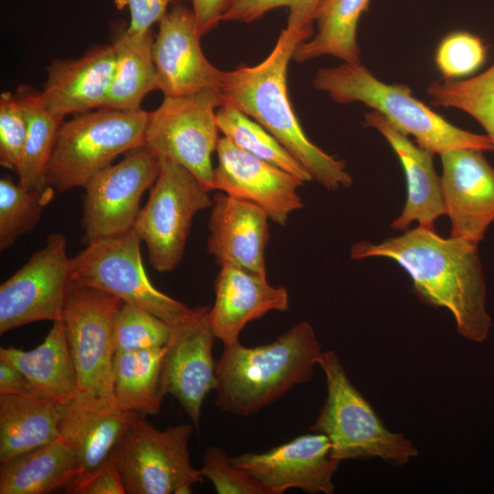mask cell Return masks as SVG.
Instances as JSON below:
<instances>
[{"label":"cell","mask_w":494,"mask_h":494,"mask_svg":"<svg viewBox=\"0 0 494 494\" xmlns=\"http://www.w3.org/2000/svg\"><path fill=\"white\" fill-rule=\"evenodd\" d=\"M56 191L28 189L11 177L0 179V250L12 248L16 241L30 232L39 222L45 208Z\"/></svg>","instance_id":"d6a6232c"},{"label":"cell","mask_w":494,"mask_h":494,"mask_svg":"<svg viewBox=\"0 0 494 494\" xmlns=\"http://www.w3.org/2000/svg\"><path fill=\"white\" fill-rule=\"evenodd\" d=\"M158 24L153 59L158 90L164 97L188 95L205 89L220 91L222 70L205 57L192 10L177 3Z\"/></svg>","instance_id":"2e32d148"},{"label":"cell","mask_w":494,"mask_h":494,"mask_svg":"<svg viewBox=\"0 0 494 494\" xmlns=\"http://www.w3.org/2000/svg\"><path fill=\"white\" fill-rule=\"evenodd\" d=\"M488 47L478 36L466 31H456L439 43L435 56L438 70L446 80L471 75L485 62Z\"/></svg>","instance_id":"d590c367"},{"label":"cell","mask_w":494,"mask_h":494,"mask_svg":"<svg viewBox=\"0 0 494 494\" xmlns=\"http://www.w3.org/2000/svg\"><path fill=\"white\" fill-rule=\"evenodd\" d=\"M0 393L38 395L22 372L2 361H0Z\"/></svg>","instance_id":"b9f144b4"},{"label":"cell","mask_w":494,"mask_h":494,"mask_svg":"<svg viewBox=\"0 0 494 494\" xmlns=\"http://www.w3.org/2000/svg\"><path fill=\"white\" fill-rule=\"evenodd\" d=\"M68 406L38 395L0 393L1 463L56 440Z\"/></svg>","instance_id":"d4e9b609"},{"label":"cell","mask_w":494,"mask_h":494,"mask_svg":"<svg viewBox=\"0 0 494 494\" xmlns=\"http://www.w3.org/2000/svg\"><path fill=\"white\" fill-rule=\"evenodd\" d=\"M0 361L22 372L40 396L64 404L78 397L77 374L61 320L53 322L44 341L33 349L2 347Z\"/></svg>","instance_id":"cb8c5ba5"},{"label":"cell","mask_w":494,"mask_h":494,"mask_svg":"<svg viewBox=\"0 0 494 494\" xmlns=\"http://www.w3.org/2000/svg\"><path fill=\"white\" fill-rule=\"evenodd\" d=\"M313 85L338 103L359 102L372 108L434 155L459 148L494 151L488 135L453 125L414 98L407 85L385 83L360 62L321 68L316 73Z\"/></svg>","instance_id":"277c9868"},{"label":"cell","mask_w":494,"mask_h":494,"mask_svg":"<svg viewBox=\"0 0 494 494\" xmlns=\"http://www.w3.org/2000/svg\"><path fill=\"white\" fill-rule=\"evenodd\" d=\"M112 44L89 48L75 59H53L47 68L41 100L56 118L102 108L114 70Z\"/></svg>","instance_id":"44dd1931"},{"label":"cell","mask_w":494,"mask_h":494,"mask_svg":"<svg viewBox=\"0 0 494 494\" xmlns=\"http://www.w3.org/2000/svg\"><path fill=\"white\" fill-rule=\"evenodd\" d=\"M167 345L114 355L113 392L117 405L140 415L159 413L161 372Z\"/></svg>","instance_id":"f1b7e54d"},{"label":"cell","mask_w":494,"mask_h":494,"mask_svg":"<svg viewBox=\"0 0 494 494\" xmlns=\"http://www.w3.org/2000/svg\"><path fill=\"white\" fill-rule=\"evenodd\" d=\"M228 0H192V13L196 29L202 37L221 21Z\"/></svg>","instance_id":"60d3db41"},{"label":"cell","mask_w":494,"mask_h":494,"mask_svg":"<svg viewBox=\"0 0 494 494\" xmlns=\"http://www.w3.org/2000/svg\"><path fill=\"white\" fill-rule=\"evenodd\" d=\"M310 37L283 28L271 53L257 65L222 71L220 91L228 103L257 122L328 190L349 188L345 161L324 152L305 134L287 93V67L296 47Z\"/></svg>","instance_id":"7a4b0ae2"},{"label":"cell","mask_w":494,"mask_h":494,"mask_svg":"<svg viewBox=\"0 0 494 494\" xmlns=\"http://www.w3.org/2000/svg\"><path fill=\"white\" fill-rule=\"evenodd\" d=\"M322 0H228L221 21L253 22L266 13L279 8L288 9L286 28L304 32L310 38L317 10Z\"/></svg>","instance_id":"e575fe53"},{"label":"cell","mask_w":494,"mask_h":494,"mask_svg":"<svg viewBox=\"0 0 494 494\" xmlns=\"http://www.w3.org/2000/svg\"><path fill=\"white\" fill-rule=\"evenodd\" d=\"M318 365L326 378L327 396L310 430L328 438L331 458L341 462L381 457L402 466L418 455L403 434L386 428L352 384L335 351H323Z\"/></svg>","instance_id":"5b68a950"},{"label":"cell","mask_w":494,"mask_h":494,"mask_svg":"<svg viewBox=\"0 0 494 494\" xmlns=\"http://www.w3.org/2000/svg\"><path fill=\"white\" fill-rule=\"evenodd\" d=\"M63 490L70 494H125V489L113 459L79 475Z\"/></svg>","instance_id":"f35d334b"},{"label":"cell","mask_w":494,"mask_h":494,"mask_svg":"<svg viewBox=\"0 0 494 494\" xmlns=\"http://www.w3.org/2000/svg\"><path fill=\"white\" fill-rule=\"evenodd\" d=\"M209 192L186 167L161 158L159 174L134 226L156 271L172 272L181 262L194 217L212 205Z\"/></svg>","instance_id":"30bf717a"},{"label":"cell","mask_w":494,"mask_h":494,"mask_svg":"<svg viewBox=\"0 0 494 494\" xmlns=\"http://www.w3.org/2000/svg\"><path fill=\"white\" fill-rule=\"evenodd\" d=\"M268 215L258 206L223 192L212 198L207 251L220 265L266 276Z\"/></svg>","instance_id":"d6986e66"},{"label":"cell","mask_w":494,"mask_h":494,"mask_svg":"<svg viewBox=\"0 0 494 494\" xmlns=\"http://www.w3.org/2000/svg\"><path fill=\"white\" fill-rule=\"evenodd\" d=\"M364 125L377 130L385 138L404 172L407 198L402 213L391 227L404 231L413 222H417L418 226L434 229L435 220L446 215L442 182L434 166V154L412 142L378 112L366 113Z\"/></svg>","instance_id":"7402d4cb"},{"label":"cell","mask_w":494,"mask_h":494,"mask_svg":"<svg viewBox=\"0 0 494 494\" xmlns=\"http://www.w3.org/2000/svg\"><path fill=\"white\" fill-rule=\"evenodd\" d=\"M160 166V156L143 146L83 186L81 225L86 242L134 229L142 196L154 185Z\"/></svg>","instance_id":"4fadbf2b"},{"label":"cell","mask_w":494,"mask_h":494,"mask_svg":"<svg viewBox=\"0 0 494 494\" xmlns=\"http://www.w3.org/2000/svg\"><path fill=\"white\" fill-rule=\"evenodd\" d=\"M174 328L151 312L124 302L114 321L115 353L132 352L166 346Z\"/></svg>","instance_id":"836d02e7"},{"label":"cell","mask_w":494,"mask_h":494,"mask_svg":"<svg viewBox=\"0 0 494 494\" xmlns=\"http://www.w3.org/2000/svg\"><path fill=\"white\" fill-rule=\"evenodd\" d=\"M27 118V135L19 166L16 171L18 183L28 189L43 190L47 187V168L57 134L64 122L56 118L44 105L40 92L27 85L17 88Z\"/></svg>","instance_id":"f546056e"},{"label":"cell","mask_w":494,"mask_h":494,"mask_svg":"<svg viewBox=\"0 0 494 494\" xmlns=\"http://www.w3.org/2000/svg\"><path fill=\"white\" fill-rule=\"evenodd\" d=\"M141 242L132 229L87 242L70 260L71 282L110 293L151 312L172 328L208 312V306L189 307L153 285L142 261Z\"/></svg>","instance_id":"52a82bcc"},{"label":"cell","mask_w":494,"mask_h":494,"mask_svg":"<svg viewBox=\"0 0 494 494\" xmlns=\"http://www.w3.org/2000/svg\"><path fill=\"white\" fill-rule=\"evenodd\" d=\"M27 135V118L24 107L10 91L0 94V165L16 171Z\"/></svg>","instance_id":"74e56055"},{"label":"cell","mask_w":494,"mask_h":494,"mask_svg":"<svg viewBox=\"0 0 494 494\" xmlns=\"http://www.w3.org/2000/svg\"><path fill=\"white\" fill-rule=\"evenodd\" d=\"M214 293V304L206 317L223 345L240 341L248 323L269 312L289 309V295L284 286H274L266 276L230 264L220 266Z\"/></svg>","instance_id":"ffe728a7"},{"label":"cell","mask_w":494,"mask_h":494,"mask_svg":"<svg viewBox=\"0 0 494 494\" xmlns=\"http://www.w3.org/2000/svg\"><path fill=\"white\" fill-rule=\"evenodd\" d=\"M112 39L115 56L114 70L102 108L139 110L144 98L158 90L153 59L155 36L152 30L132 32L128 29V24L121 22L113 27Z\"/></svg>","instance_id":"484cf974"},{"label":"cell","mask_w":494,"mask_h":494,"mask_svg":"<svg viewBox=\"0 0 494 494\" xmlns=\"http://www.w3.org/2000/svg\"><path fill=\"white\" fill-rule=\"evenodd\" d=\"M213 189L252 203L278 225L303 208L298 189L303 182L294 175L241 149L220 137L216 148Z\"/></svg>","instance_id":"9a60e30c"},{"label":"cell","mask_w":494,"mask_h":494,"mask_svg":"<svg viewBox=\"0 0 494 494\" xmlns=\"http://www.w3.org/2000/svg\"><path fill=\"white\" fill-rule=\"evenodd\" d=\"M223 103L220 91L214 89L164 97L149 113L145 146L183 166L213 190L211 159L220 139L217 111Z\"/></svg>","instance_id":"8fae6325"},{"label":"cell","mask_w":494,"mask_h":494,"mask_svg":"<svg viewBox=\"0 0 494 494\" xmlns=\"http://www.w3.org/2000/svg\"><path fill=\"white\" fill-rule=\"evenodd\" d=\"M478 243L444 238L434 229L417 226L379 243L361 241L350 257H383L394 261L411 277L414 293L425 304L446 308L460 336L481 343L492 320L486 306V284Z\"/></svg>","instance_id":"6da1fadb"},{"label":"cell","mask_w":494,"mask_h":494,"mask_svg":"<svg viewBox=\"0 0 494 494\" xmlns=\"http://www.w3.org/2000/svg\"><path fill=\"white\" fill-rule=\"evenodd\" d=\"M137 415L120 408L115 401L87 402L76 398L69 404L59 436L73 449L80 475L112 456Z\"/></svg>","instance_id":"603a6c76"},{"label":"cell","mask_w":494,"mask_h":494,"mask_svg":"<svg viewBox=\"0 0 494 494\" xmlns=\"http://www.w3.org/2000/svg\"><path fill=\"white\" fill-rule=\"evenodd\" d=\"M231 459L257 480L267 494H282L289 489L332 494L335 490L332 478L340 464L330 457L328 438L315 432L296 436L265 452H245Z\"/></svg>","instance_id":"5bb4252c"},{"label":"cell","mask_w":494,"mask_h":494,"mask_svg":"<svg viewBox=\"0 0 494 494\" xmlns=\"http://www.w3.org/2000/svg\"><path fill=\"white\" fill-rule=\"evenodd\" d=\"M440 156L450 237L478 243L494 221V168L478 149L459 148Z\"/></svg>","instance_id":"e0dca14e"},{"label":"cell","mask_w":494,"mask_h":494,"mask_svg":"<svg viewBox=\"0 0 494 494\" xmlns=\"http://www.w3.org/2000/svg\"><path fill=\"white\" fill-rule=\"evenodd\" d=\"M180 0H124L130 13L128 29L144 33L151 30L155 23H159L166 14L170 4Z\"/></svg>","instance_id":"ab89813d"},{"label":"cell","mask_w":494,"mask_h":494,"mask_svg":"<svg viewBox=\"0 0 494 494\" xmlns=\"http://www.w3.org/2000/svg\"><path fill=\"white\" fill-rule=\"evenodd\" d=\"M81 473L76 455L60 436L0 467V494H47L64 489Z\"/></svg>","instance_id":"4316f807"},{"label":"cell","mask_w":494,"mask_h":494,"mask_svg":"<svg viewBox=\"0 0 494 494\" xmlns=\"http://www.w3.org/2000/svg\"><path fill=\"white\" fill-rule=\"evenodd\" d=\"M370 0H322L316 14L315 35L300 43L293 54L297 62L325 55L360 63L357 28Z\"/></svg>","instance_id":"83f0119b"},{"label":"cell","mask_w":494,"mask_h":494,"mask_svg":"<svg viewBox=\"0 0 494 494\" xmlns=\"http://www.w3.org/2000/svg\"><path fill=\"white\" fill-rule=\"evenodd\" d=\"M67 239L52 232L45 245L0 285V334L38 321L60 320L70 279Z\"/></svg>","instance_id":"7c38bea8"},{"label":"cell","mask_w":494,"mask_h":494,"mask_svg":"<svg viewBox=\"0 0 494 494\" xmlns=\"http://www.w3.org/2000/svg\"><path fill=\"white\" fill-rule=\"evenodd\" d=\"M219 494H267L266 489L247 472L236 467L227 452L216 446L207 448L199 468Z\"/></svg>","instance_id":"8d00e7d4"},{"label":"cell","mask_w":494,"mask_h":494,"mask_svg":"<svg viewBox=\"0 0 494 494\" xmlns=\"http://www.w3.org/2000/svg\"><path fill=\"white\" fill-rule=\"evenodd\" d=\"M217 125L224 137L241 149L301 179L313 180L310 173L257 122L237 108L223 103L217 111Z\"/></svg>","instance_id":"4dcf8cb0"},{"label":"cell","mask_w":494,"mask_h":494,"mask_svg":"<svg viewBox=\"0 0 494 494\" xmlns=\"http://www.w3.org/2000/svg\"><path fill=\"white\" fill-rule=\"evenodd\" d=\"M207 313L174 328L161 372L164 395L177 399L197 430L204 400L215 390L217 381L212 355L216 337L207 321Z\"/></svg>","instance_id":"ac0fdd59"},{"label":"cell","mask_w":494,"mask_h":494,"mask_svg":"<svg viewBox=\"0 0 494 494\" xmlns=\"http://www.w3.org/2000/svg\"><path fill=\"white\" fill-rule=\"evenodd\" d=\"M193 425L159 430L145 415L130 424L112 457L128 494H189L203 481L190 462Z\"/></svg>","instance_id":"ba28073f"},{"label":"cell","mask_w":494,"mask_h":494,"mask_svg":"<svg viewBox=\"0 0 494 494\" xmlns=\"http://www.w3.org/2000/svg\"><path fill=\"white\" fill-rule=\"evenodd\" d=\"M124 301L71 282L61 321L73 360L81 400L115 401L113 392V327Z\"/></svg>","instance_id":"9c48e42d"},{"label":"cell","mask_w":494,"mask_h":494,"mask_svg":"<svg viewBox=\"0 0 494 494\" xmlns=\"http://www.w3.org/2000/svg\"><path fill=\"white\" fill-rule=\"evenodd\" d=\"M149 113L98 109L74 115L58 131L47 168L57 193L83 186L121 154L145 146Z\"/></svg>","instance_id":"8992f818"},{"label":"cell","mask_w":494,"mask_h":494,"mask_svg":"<svg viewBox=\"0 0 494 494\" xmlns=\"http://www.w3.org/2000/svg\"><path fill=\"white\" fill-rule=\"evenodd\" d=\"M426 91L434 106L456 108L475 118L494 145V64L473 78L434 82Z\"/></svg>","instance_id":"1f68e13d"},{"label":"cell","mask_w":494,"mask_h":494,"mask_svg":"<svg viewBox=\"0 0 494 494\" xmlns=\"http://www.w3.org/2000/svg\"><path fill=\"white\" fill-rule=\"evenodd\" d=\"M322 352L314 328L306 321L270 343L223 345L216 363L214 404L236 416L257 413L295 386L309 381Z\"/></svg>","instance_id":"3957f363"}]
</instances>
